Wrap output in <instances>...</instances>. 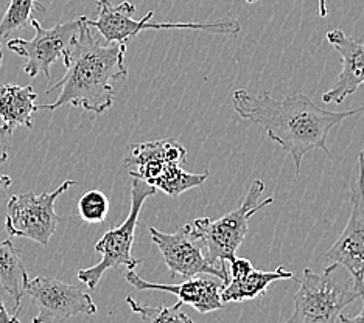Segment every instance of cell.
<instances>
[{
  "label": "cell",
  "mask_w": 364,
  "mask_h": 323,
  "mask_svg": "<svg viewBox=\"0 0 364 323\" xmlns=\"http://www.w3.org/2000/svg\"><path fill=\"white\" fill-rule=\"evenodd\" d=\"M318 5H319V16H321V18H327V14H328L327 0H318Z\"/></svg>",
  "instance_id": "484cf974"
},
{
  "label": "cell",
  "mask_w": 364,
  "mask_h": 323,
  "mask_svg": "<svg viewBox=\"0 0 364 323\" xmlns=\"http://www.w3.org/2000/svg\"><path fill=\"white\" fill-rule=\"evenodd\" d=\"M2 61H4V50H2V44H0V67H2Z\"/></svg>",
  "instance_id": "4316f807"
},
{
  "label": "cell",
  "mask_w": 364,
  "mask_h": 323,
  "mask_svg": "<svg viewBox=\"0 0 364 323\" xmlns=\"http://www.w3.org/2000/svg\"><path fill=\"white\" fill-rule=\"evenodd\" d=\"M109 213V199L100 190H90L80 197L78 214L87 224H102Z\"/></svg>",
  "instance_id": "ffe728a7"
},
{
  "label": "cell",
  "mask_w": 364,
  "mask_h": 323,
  "mask_svg": "<svg viewBox=\"0 0 364 323\" xmlns=\"http://www.w3.org/2000/svg\"><path fill=\"white\" fill-rule=\"evenodd\" d=\"M296 278L293 272L287 270L284 266H279L274 270H257L252 269L242 278H230L226 285L221 288V302L223 303H242L247 300H255L268 291L272 283L279 280Z\"/></svg>",
  "instance_id": "2e32d148"
},
{
  "label": "cell",
  "mask_w": 364,
  "mask_h": 323,
  "mask_svg": "<svg viewBox=\"0 0 364 323\" xmlns=\"http://www.w3.org/2000/svg\"><path fill=\"white\" fill-rule=\"evenodd\" d=\"M326 38L341 56L343 69L336 84L322 95V102L341 104L364 84V44L346 36V33L339 28L330 30Z\"/></svg>",
  "instance_id": "5bb4252c"
},
{
  "label": "cell",
  "mask_w": 364,
  "mask_h": 323,
  "mask_svg": "<svg viewBox=\"0 0 364 323\" xmlns=\"http://www.w3.org/2000/svg\"><path fill=\"white\" fill-rule=\"evenodd\" d=\"M36 11L47 13V8L38 0H11L4 18L0 19V38H8L11 33L28 27L33 13Z\"/></svg>",
  "instance_id": "d6986e66"
},
{
  "label": "cell",
  "mask_w": 364,
  "mask_h": 323,
  "mask_svg": "<svg viewBox=\"0 0 364 323\" xmlns=\"http://www.w3.org/2000/svg\"><path fill=\"white\" fill-rule=\"evenodd\" d=\"M125 278L131 286L137 288L139 291H164L175 294L182 303L190 305L198 312L203 314L221 310L225 306L220 297L223 281L218 278H203L200 275L187 278L184 283L179 285H162L140 278L136 270H127Z\"/></svg>",
  "instance_id": "4fadbf2b"
},
{
  "label": "cell",
  "mask_w": 364,
  "mask_h": 323,
  "mask_svg": "<svg viewBox=\"0 0 364 323\" xmlns=\"http://www.w3.org/2000/svg\"><path fill=\"white\" fill-rule=\"evenodd\" d=\"M26 294L36 305L38 316L33 323H52L78 314H95L97 305L85 289L53 277L39 275L28 280Z\"/></svg>",
  "instance_id": "7c38bea8"
},
{
  "label": "cell",
  "mask_w": 364,
  "mask_h": 323,
  "mask_svg": "<svg viewBox=\"0 0 364 323\" xmlns=\"http://www.w3.org/2000/svg\"><path fill=\"white\" fill-rule=\"evenodd\" d=\"M339 323H364V297H363V306L361 311L353 317H347V316H339L338 317Z\"/></svg>",
  "instance_id": "cb8c5ba5"
},
{
  "label": "cell",
  "mask_w": 364,
  "mask_h": 323,
  "mask_svg": "<svg viewBox=\"0 0 364 323\" xmlns=\"http://www.w3.org/2000/svg\"><path fill=\"white\" fill-rule=\"evenodd\" d=\"M134 13L136 5H132L128 0L117 6H114L109 0H98V18L95 21L87 18V23L98 30L106 43L127 45L131 39H134L144 30H196L225 36H235L240 33V22L232 16H226V18L210 22H151L154 16L153 11H148L140 21L132 18Z\"/></svg>",
  "instance_id": "277c9868"
},
{
  "label": "cell",
  "mask_w": 364,
  "mask_h": 323,
  "mask_svg": "<svg viewBox=\"0 0 364 323\" xmlns=\"http://www.w3.org/2000/svg\"><path fill=\"white\" fill-rule=\"evenodd\" d=\"M10 137L11 132L0 124V163H5L10 157Z\"/></svg>",
  "instance_id": "7402d4cb"
},
{
  "label": "cell",
  "mask_w": 364,
  "mask_h": 323,
  "mask_svg": "<svg viewBox=\"0 0 364 323\" xmlns=\"http://www.w3.org/2000/svg\"><path fill=\"white\" fill-rule=\"evenodd\" d=\"M150 235L173 277L179 275L187 280L209 273L221 280L223 285L229 281L226 266H213L205 258L204 244L201 238L195 234L192 224L178 227L173 234H165V231L150 227Z\"/></svg>",
  "instance_id": "30bf717a"
},
{
  "label": "cell",
  "mask_w": 364,
  "mask_h": 323,
  "mask_svg": "<svg viewBox=\"0 0 364 323\" xmlns=\"http://www.w3.org/2000/svg\"><path fill=\"white\" fill-rule=\"evenodd\" d=\"M254 269L252 263L247 258H235L229 264V273L230 278H242L246 273H250Z\"/></svg>",
  "instance_id": "44dd1931"
},
{
  "label": "cell",
  "mask_w": 364,
  "mask_h": 323,
  "mask_svg": "<svg viewBox=\"0 0 364 323\" xmlns=\"http://www.w3.org/2000/svg\"><path fill=\"white\" fill-rule=\"evenodd\" d=\"M127 47L95 36L86 16H81L78 35L63 56L64 77L46 89V94L60 89V97L52 104H39L38 111H56L65 104L94 114L111 109L115 87L128 78Z\"/></svg>",
  "instance_id": "7a4b0ae2"
},
{
  "label": "cell",
  "mask_w": 364,
  "mask_h": 323,
  "mask_svg": "<svg viewBox=\"0 0 364 323\" xmlns=\"http://www.w3.org/2000/svg\"><path fill=\"white\" fill-rule=\"evenodd\" d=\"M235 112L243 120L267 129L268 137L293 157L297 177L302 159L314 149H321L330 157L327 137L346 119L364 112V106L352 111H327L304 94L287 98H274L264 92L252 95L245 89L232 94Z\"/></svg>",
  "instance_id": "6da1fadb"
},
{
  "label": "cell",
  "mask_w": 364,
  "mask_h": 323,
  "mask_svg": "<svg viewBox=\"0 0 364 323\" xmlns=\"http://www.w3.org/2000/svg\"><path fill=\"white\" fill-rule=\"evenodd\" d=\"M247 4H255V2H259V0H246Z\"/></svg>",
  "instance_id": "83f0119b"
},
{
  "label": "cell",
  "mask_w": 364,
  "mask_h": 323,
  "mask_svg": "<svg viewBox=\"0 0 364 323\" xmlns=\"http://www.w3.org/2000/svg\"><path fill=\"white\" fill-rule=\"evenodd\" d=\"M299 285V291L293 294L294 311L284 323H338L346 306L364 297L350 278L339 283L326 270L319 275L307 268Z\"/></svg>",
  "instance_id": "52a82bcc"
},
{
  "label": "cell",
  "mask_w": 364,
  "mask_h": 323,
  "mask_svg": "<svg viewBox=\"0 0 364 323\" xmlns=\"http://www.w3.org/2000/svg\"><path fill=\"white\" fill-rule=\"evenodd\" d=\"M326 272L344 268L353 288L364 291V149L358 154L357 176L352 182V213L343 234L324 255Z\"/></svg>",
  "instance_id": "9c48e42d"
},
{
  "label": "cell",
  "mask_w": 364,
  "mask_h": 323,
  "mask_svg": "<svg viewBox=\"0 0 364 323\" xmlns=\"http://www.w3.org/2000/svg\"><path fill=\"white\" fill-rule=\"evenodd\" d=\"M123 159L132 177L146 182L170 197H178L192 188L201 187L210 171L188 173L181 165L187 160V149L178 138H161L153 142L134 143Z\"/></svg>",
  "instance_id": "3957f363"
},
{
  "label": "cell",
  "mask_w": 364,
  "mask_h": 323,
  "mask_svg": "<svg viewBox=\"0 0 364 323\" xmlns=\"http://www.w3.org/2000/svg\"><path fill=\"white\" fill-rule=\"evenodd\" d=\"M36 92L33 86L4 84L0 87V119L11 132L18 128H33L31 115L38 111Z\"/></svg>",
  "instance_id": "9a60e30c"
},
{
  "label": "cell",
  "mask_w": 364,
  "mask_h": 323,
  "mask_svg": "<svg viewBox=\"0 0 364 323\" xmlns=\"http://www.w3.org/2000/svg\"><path fill=\"white\" fill-rule=\"evenodd\" d=\"M0 323H21L18 317L11 316V314L8 312L2 298H0Z\"/></svg>",
  "instance_id": "603a6c76"
},
{
  "label": "cell",
  "mask_w": 364,
  "mask_h": 323,
  "mask_svg": "<svg viewBox=\"0 0 364 323\" xmlns=\"http://www.w3.org/2000/svg\"><path fill=\"white\" fill-rule=\"evenodd\" d=\"M75 180H65L50 193H21L13 195L6 204L5 230L8 236L31 239L41 246H48L56 231L60 217L55 210V202Z\"/></svg>",
  "instance_id": "ba28073f"
},
{
  "label": "cell",
  "mask_w": 364,
  "mask_h": 323,
  "mask_svg": "<svg viewBox=\"0 0 364 323\" xmlns=\"http://www.w3.org/2000/svg\"><path fill=\"white\" fill-rule=\"evenodd\" d=\"M157 190L146 182L132 177L131 182V207L127 219L119 227L106 231L103 238L95 244V251L102 253V260L95 266L80 269L77 277L89 289H97L103 273L109 269L125 266L127 270H136L142 260L132 256V244H134L136 229L139 224L140 212L148 197L156 195Z\"/></svg>",
  "instance_id": "8992f818"
},
{
  "label": "cell",
  "mask_w": 364,
  "mask_h": 323,
  "mask_svg": "<svg viewBox=\"0 0 364 323\" xmlns=\"http://www.w3.org/2000/svg\"><path fill=\"white\" fill-rule=\"evenodd\" d=\"M127 303L129 305L131 311L140 317L142 323H193V320L182 311L184 303L181 300L173 306H146L137 302L132 295H128Z\"/></svg>",
  "instance_id": "ac0fdd59"
},
{
  "label": "cell",
  "mask_w": 364,
  "mask_h": 323,
  "mask_svg": "<svg viewBox=\"0 0 364 323\" xmlns=\"http://www.w3.org/2000/svg\"><path fill=\"white\" fill-rule=\"evenodd\" d=\"M28 273L21 258L19 248L14 246L13 238L8 236L0 241V289L5 291L14 302V316L21 310V300L26 294Z\"/></svg>",
  "instance_id": "e0dca14e"
},
{
  "label": "cell",
  "mask_w": 364,
  "mask_h": 323,
  "mask_svg": "<svg viewBox=\"0 0 364 323\" xmlns=\"http://www.w3.org/2000/svg\"><path fill=\"white\" fill-rule=\"evenodd\" d=\"M30 25L35 28V38L30 40L14 38L8 40L6 47L16 55L26 58L27 64L23 72L28 77L35 78L38 75H44V77L50 78L52 65L63 60L73 39L78 35L80 18L64 23H56L52 28H44L36 18L30 21Z\"/></svg>",
  "instance_id": "8fae6325"
},
{
  "label": "cell",
  "mask_w": 364,
  "mask_h": 323,
  "mask_svg": "<svg viewBox=\"0 0 364 323\" xmlns=\"http://www.w3.org/2000/svg\"><path fill=\"white\" fill-rule=\"evenodd\" d=\"M13 180L10 176H5V174H0V190H6L8 187H11Z\"/></svg>",
  "instance_id": "d4e9b609"
},
{
  "label": "cell",
  "mask_w": 364,
  "mask_h": 323,
  "mask_svg": "<svg viewBox=\"0 0 364 323\" xmlns=\"http://www.w3.org/2000/svg\"><path fill=\"white\" fill-rule=\"evenodd\" d=\"M263 192L264 182L262 179H255L242 204L235 210L218 219L198 218L192 222L195 234L201 238L204 244L205 258L213 266H218V264L225 266V261H232L235 258L237 248L245 241L250 219L262 209L274 204L276 199L272 196L259 202Z\"/></svg>",
  "instance_id": "5b68a950"
}]
</instances>
